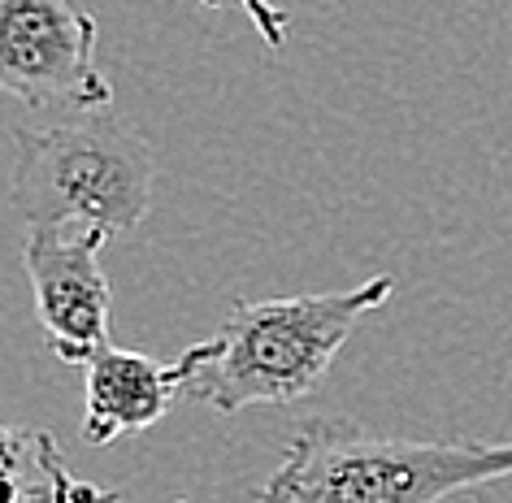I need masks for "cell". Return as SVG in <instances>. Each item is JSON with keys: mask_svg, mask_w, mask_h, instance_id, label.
I'll return each mask as SVG.
<instances>
[{"mask_svg": "<svg viewBox=\"0 0 512 503\" xmlns=\"http://www.w3.org/2000/svg\"><path fill=\"white\" fill-rule=\"evenodd\" d=\"M391 295L395 278L382 274L352 291L235 300L213 339L183 347L170 365L178 399L222 417L256 404H296L322 386L356 321Z\"/></svg>", "mask_w": 512, "mask_h": 503, "instance_id": "1", "label": "cell"}, {"mask_svg": "<svg viewBox=\"0 0 512 503\" xmlns=\"http://www.w3.org/2000/svg\"><path fill=\"white\" fill-rule=\"evenodd\" d=\"M512 477V443H413L343 417H304L256 490L287 503H434Z\"/></svg>", "mask_w": 512, "mask_h": 503, "instance_id": "2", "label": "cell"}, {"mask_svg": "<svg viewBox=\"0 0 512 503\" xmlns=\"http://www.w3.org/2000/svg\"><path fill=\"white\" fill-rule=\"evenodd\" d=\"M9 200L27 226H96L126 235L152 209L157 157L131 122L83 109L74 122L18 126Z\"/></svg>", "mask_w": 512, "mask_h": 503, "instance_id": "3", "label": "cell"}, {"mask_svg": "<svg viewBox=\"0 0 512 503\" xmlns=\"http://www.w3.org/2000/svg\"><path fill=\"white\" fill-rule=\"evenodd\" d=\"M0 92L53 113L109 105L113 87L96 66V18L83 0H0Z\"/></svg>", "mask_w": 512, "mask_h": 503, "instance_id": "4", "label": "cell"}, {"mask_svg": "<svg viewBox=\"0 0 512 503\" xmlns=\"http://www.w3.org/2000/svg\"><path fill=\"white\" fill-rule=\"evenodd\" d=\"M105 239L109 235L96 226H31L22 243L35 317L61 365H87L109 343L113 291L100 269Z\"/></svg>", "mask_w": 512, "mask_h": 503, "instance_id": "5", "label": "cell"}, {"mask_svg": "<svg viewBox=\"0 0 512 503\" xmlns=\"http://www.w3.org/2000/svg\"><path fill=\"white\" fill-rule=\"evenodd\" d=\"M83 369V443L92 447L152 430L178 399L174 369L144 352H131V347L105 343Z\"/></svg>", "mask_w": 512, "mask_h": 503, "instance_id": "6", "label": "cell"}, {"mask_svg": "<svg viewBox=\"0 0 512 503\" xmlns=\"http://www.w3.org/2000/svg\"><path fill=\"white\" fill-rule=\"evenodd\" d=\"M113 499L109 490L79 482L57 438L27 425H0V503H66Z\"/></svg>", "mask_w": 512, "mask_h": 503, "instance_id": "7", "label": "cell"}, {"mask_svg": "<svg viewBox=\"0 0 512 503\" xmlns=\"http://www.w3.org/2000/svg\"><path fill=\"white\" fill-rule=\"evenodd\" d=\"M200 5L222 9V5H230V0H200ZM235 5H243V14L252 18L256 35H261V40L270 44L274 53H283V44H287V35H291V14H287V9H278L274 0H235Z\"/></svg>", "mask_w": 512, "mask_h": 503, "instance_id": "8", "label": "cell"}]
</instances>
